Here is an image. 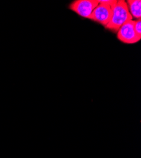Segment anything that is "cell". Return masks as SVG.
Listing matches in <instances>:
<instances>
[{"instance_id": "obj_4", "label": "cell", "mask_w": 141, "mask_h": 158, "mask_svg": "<svg viewBox=\"0 0 141 158\" xmlns=\"http://www.w3.org/2000/svg\"><path fill=\"white\" fill-rule=\"evenodd\" d=\"M112 10L113 7L105 3H99V5L93 11L89 19L106 27L111 19Z\"/></svg>"}, {"instance_id": "obj_1", "label": "cell", "mask_w": 141, "mask_h": 158, "mask_svg": "<svg viewBox=\"0 0 141 158\" xmlns=\"http://www.w3.org/2000/svg\"><path fill=\"white\" fill-rule=\"evenodd\" d=\"M112 17L105 28L113 32H117L122 26L128 21L132 20L126 2L119 0L113 7Z\"/></svg>"}, {"instance_id": "obj_3", "label": "cell", "mask_w": 141, "mask_h": 158, "mask_svg": "<svg viewBox=\"0 0 141 158\" xmlns=\"http://www.w3.org/2000/svg\"><path fill=\"white\" fill-rule=\"evenodd\" d=\"M135 21L130 20L125 23L117 32V38L125 44H134L138 43L141 37H139L134 31Z\"/></svg>"}, {"instance_id": "obj_2", "label": "cell", "mask_w": 141, "mask_h": 158, "mask_svg": "<svg viewBox=\"0 0 141 158\" xmlns=\"http://www.w3.org/2000/svg\"><path fill=\"white\" fill-rule=\"evenodd\" d=\"M98 5V0H76L70 5L69 8L81 17L89 19Z\"/></svg>"}, {"instance_id": "obj_5", "label": "cell", "mask_w": 141, "mask_h": 158, "mask_svg": "<svg viewBox=\"0 0 141 158\" xmlns=\"http://www.w3.org/2000/svg\"><path fill=\"white\" fill-rule=\"evenodd\" d=\"M126 4L132 17L141 19V2L140 0H128Z\"/></svg>"}, {"instance_id": "obj_6", "label": "cell", "mask_w": 141, "mask_h": 158, "mask_svg": "<svg viewBox=\"0 0 141 158\" xmlns=\"http://www.w3.org/2000/svg\"><path fill=\"white\" fill-rule=\"evenodd\" d=\"M134 31L136 33V34L141 37V20L140 19L137 20V21H135L134 23Z\"/></svg>"}]
</instances>
